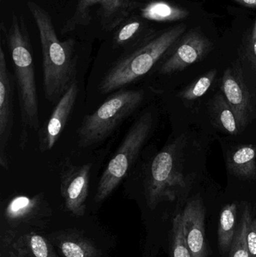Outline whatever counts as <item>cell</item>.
Segmentation results:
<instances>
[{"mask_svg":"<svg viewBox=\"0 0 256 257\" xmlns=\"http://www.w3.org/2000/svg\"><path fill=\"white\" fill-rule=\"evenodd\" d=\"M27 6L39 30L45 96L49 102H58L78 80L75 40H60L49 12L30 0L27 2Z\"/></svg>","mask_w":256,"mask_h":257,"instance_id":"6da1fadb","label":"cell"},{"mask_svg":"<svg viewBox=\"0 0 256 257\" xmlns=\"http://www.w3.org/2000/svg\"><path fill=\"white\" fill-rule=\"evenodd\" d=\"M14 66V79L18 91L21 110V142L25 145L28 131H39V98L35 75L33 48L25 20L16 13L12 15L9 29L1 24Z\"/></svg>","mask_w":256,"mask_h":257,"instance_id":"7a4b0ae2","label":"cell"},{"mask_svg":"<svg viewBox=\"0 0 256 257\" xmlns=\"http://www.w3.org/2000/svg\"><path fill=\"white\" fill-rule=\"evenodd\" d=\"M186 30L185 24L156 30L136 47L125 52L110 68L99 82V91L102 94L111 93L148 73L171 51Z\"/></svg>","mask_w":256,"mask_h":257,"instance_id":"3957f363","label":"cell"},{"mask_svg":"<svg viewBox=\"0 0 256 257\" xmlns=\"http://www.w3.org/2000/svg\"><path fill=\"white\" fill-rule=\"evenodd\" d=\"M144 95L143 90H120L111 95L96 111L83 119L77 130L78 145L89 148L108 139L141 106Z\"/></svg>","mask_w":256,"mask_h":257,"instance_id":"277c9868","label":"cell"},{"mask_svg":"<svg viewBox=\"0 0 256 257\" xmlns=\"http://www.w3.org/2000/svg\"><path fill=\"white\" fill-rule=\"evenodd\" d=\"M153 122V114L147 111L140 115L129 128L101 176L95 196L96 202H103L126 178L150 137Z\"/></svg>","mask_w":256,"mask_h":257,"instance_id":"5b68a950","label":"cell"},{"mask_svg":"<svg viewBox=\"0 0 256 257\" xmlns=\"http://www.w3.org/2000/svg\"><path fill=\"white\" fill-rule=\"evenodd\" d=\"M183 142L181 139H177L153 158L145 181L146 196L150 206L155 207L162 201L174 200L186 188L180 160Z\"/></svg>","mask_w":256,"mask_h":257,"instance_id":"8992f818","label":"cell"},{"mask_svg":"<svg viewBox=\"0 0 256 257\" xmlns=\"http://www.w3.org/2000/svg\"><path fill=\"white\" fill-rule=\"evenodd\" d=\"M100 5L99 16L104 30H116L129 18L136 4L133 0H78L72 16L65 23L62 33H70L77 27L87 26L92 21L91 9Z\"/></svg>","mask_w":256,"mask_h":257,"instance_id":"52a82bcc","label":"cell"},{"mask_svg":"<svg viewBox=\"0 0 256 257\" xmlns=\"http://www.w3.org/2000/svg\"><path fill=\"white\" fill-rule=\"evenodd\" d=\"M213 49V43L201 30L196 27L186 30L169 51L159 69L161 75H171L184 70L206 58Z\"/></svg>","mask_w":256,"mask_h":257,"instance_id":"ba28073f","label":"cell"},{"mask_svg":"<svg viewBox=\"0 0 256 257\" xmlns=\"http://www.w3.org/2000/svg\"><path fill=\"white\" fill-rule=\"evenodd\" d=\"M15 82L9 72L3 45L0 46V166L9 169L8 147L14 126Z\"/></svg>","mask_w":256,"mask_h":257,"instance_id":"9c48e42d","label":"cell"},{"mask_svg":"<svg viewBox=\"0 0 256 257\" xmlns=\"http://www.w3.org/2000/svg\"><path fill=\"white\" fill-rule=\"evenodd\" d=\"M221 89L235 115L240 130H243L252 118V105L239 60L224 72Z\"/></svg>","mask_w":256,"mask_h":257,"instance_id":"30bf717a","label":"cell"},{"mask_svg":"<svg viewBox=\"0 0 256 257\" xmlns=\"http://www.w3.org/2000/svg\"><path fill=\"white\" fill-rule=\"evenodd\" d=\"M92 163L68 165L60 175V192L65 206L75 215H84L90 187Z\"/></svg>","mask_w":256,"mask_h":257,"instance_id":"8fae6325","label":"cell"},{"mask_svg":"<svg viewBox=\"0 0 256 257\" xmlns=\"http://www.w3.org/2000/svg\"><path fill=\"white\" fill-rule=\"evenodd\" d=\"M79 92V83L77 80L59 99L46 124L39 130L41 152L51 151L57 143L73 112Z\"/></svg>","mask_w":256,"mask_h":257,"instance_id":"7c38bea8","label":"cell"},{"mask_svg":"<svg viewBox=\"0 0 256 257\" xmlns=\"http://www.w3.org/2000/svg\"><path fill=\"white\" fill-rule=\"evenodd\" d=\"M183 232L192 257H207L205 208L200 198L188 202L182 213Z\"/></svg>","mask_w":256,"mask_h":257,"instance_id":"4fadbf2b","label":"cell"},{"mask_svg":"<svg viewBox=\"0 0 256 257\" xmlns=\"http://www.w3.org/2000/svg\"><path fill=\"white\" fill-rule=\"evenodd\" d=\"M155 31L156 30L150 27L144 18L132 16L115 30L113 36V45L117 49H123L127 52Z\"/></svg>","mask_w":256,"mask_h":257,"instance_id":"5bb4252c","label":"cell"},{"mask_svg":"<svg viewBox=\"0 0 256 257\" xmlns=\"http://www.w3.org/2000/svg\"><path fill=\"white\" fill-rule=\"evenodd\" d=\"M190 12L182 7L164 0H152L141 8V17L146 21L175 22L186 19Z\"/></svg>","mask_w":256,"mask_h":257,"instance_id":"9a60e30c","label":"cell"},{"mask_svg":"<svg viewBox=\"0 0 256 257\" xmlns=\"http://www.w3.org/2000/svg\"><path fill=\"white\" fill-rule=\"evenodd\" d=\"M209 111L212 121L216 127L228 134H238L240 130L237 119L222 93H217L212 99Z\"/></svg>","mask_w":256,"mask_h":257,"instance_id":"2e32d148","label":"cell"},{"mask_svg":"<svg viewBox=\"0 0 256 257\" xmlns=\"http://www.w3.org/2000/svg\"><path fill=\"white\" fill-rule=\"evenodd\" d=\"M256 153L252 145H246L236 150L228 157V166L231 173L243 179L256 177Z\"/></svg>","mask_w":256,"mask_h":257,"instance_id":"e0dca14e","label":"cell"},{"mask_svg":"<svg viewBox=\"0 0 256 257\" xmlns=\"http://www.w3.org/2000/svg\"><path fill=\"white\" fill-rule=\"evenodd\" d=\"M237 205L228 204L222 208L218 225V244L223 253L229 252L237 228Z\"/></svg>","mask_w":256,"mask_h":257,"instance_id":"ac0fdd59","label":"cell"},{"mask_svg":"<svg viewBox=\"0 0 256 257\" xmlns=\"http://www.w3.org/2000/svg\"><path fill=\"white\" fill-rule=\"evenodd\" d=\"M238 60L247 66L256 78V19L242 36Z\"/></svg>","mask_w":256,"mask_h":257,"instance_id":"d6986e66","label":"cell"},{"mask_svg":"<svg viewBox=\"0 0 256 257\" xmlns=\"http://www.w3.org/2000/svg\"><path fill=\"white\" fill-rule=\"evenodd\" d=\"M216 76V69H211L180 92L179 97L184 101H194L199 99L208 91Z\"/></svg>","mask_w":256,"mask_h":257,"instance_id":"ffe728a7","label":"cell"},{"mask_svg":"<svg viewBox=\"0 0 256 257\" xmlns=\"http://www.w3.org/2000/svg\"><path fill=\"white\" fill-rule=\"evenodd\" d=\"M172 257H192L183 232L181 214H177L173 220Z\"/></svg>","mask_w":256,"mask_h":257,"instance_id":"44dd1931","label":"cell"},{"mask_svg":"<svg viewBox=\"0 0 256 257\" xmlns=\"http://www.w3.org/2000/svg\"><path fill=\"white\" fill-rule=\"evenodd\" d=\"M246 224H247V214L245 208L242 214L240 226L236 231L234 241L230 248L228 257H251L247 244H246Z\"/></svg>","mask_w":256,"mask_h":257,"instance_id":"7402d4cb","label":"cell"},{"mask_svg":"<svg viewBox=\"0 0 256 257\" xmlns=\"http://www.w3.org/2000/svg\"><path fill=\"white\" fill-rule=\"evenodd\" d=\"M39 202V196L28 197L18 196L13 198L8 205L6 214L12 218H18L33 211Z\"/></svg>","mask_w":256,"mask_h":257,"instance_id":"603a6c76","label":"cell"},{"mask_svg":"<svg viewBox=\"0 0 256 257\" xmlns=\"http://www.w3.org/2000/svg\"><path fill=\"white\" fill-rule=\"evenodd\" d=\"M247 214L246 239L251 257H256V217L251 212L249 207H246Z\"/></svg>","mask_w":256,"mask_h":257,"instance_id":"cb8c5ba5","label":"cell"},{"mask_svg":"<svg viewBox=\"0 0 256 257\" xmlns=\"http://www.w3.org/2000/svg\"><path fill=\"white\" fill-rule=\"evenodd\" d=\"M61 250L66 257H86L87 250L82 244L75 241H66L61 244Z\"/></svg>","mask_w":256,"mask_h":257,"instance_id":"d4e9b609","label":"cell"},{"mask_svg":"<svg viewBox=\"0 0 256 257\" xmlns=\"http://www.w3.org/2000/svg\"><path fill=\"white\" fill-rule=\"evenodd\" d=\"M32 251L36 257H48V249L46 241L40 235H35L30 239Z\"/></svg>","mask_w":256,"mask_h":257,"instance_id":"484cf974","label":"cell"},{"mask_svg":"<svg viewBox=\"0 0 256 257\" xmlns=\"http://www.w3.org/2000/svg\"><path fill=\"white\" fill-rule=\"evenodd\" d=\"M232 1L235 2L236 3L243 7L256 10V0H232Z\"/></svg>","mask_w":256,"mask_h":257,"instance_id":"4316f807","label":"cell"}]
</instances>
